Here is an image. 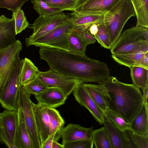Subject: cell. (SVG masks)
<instances>
[{
	"label": "cell",
	"mask_w": 148,
	"mask_h": 148,
	"mask_svg": "<svg viewBox=\"0 0 148 148\" xmlns=\"http://www.w3.org/2000/svg\"><path fill=\"white\" fill-rule=\"evenodd\" d=\"M39 53L40 58L46 62L51 69L64 77L99 84H104L110 77L106 64L85 54L46 47H40Z\"/></svg>",
	"instance_id": "1"
},
{
	"label": "cell",
	"mask_w": 148,
	"mask_h": 148,
	"mask_svg": "<svg viewBox=\"0 0 148 148\" xmlns=\"http://www.w3.org/2000/svg\"><path fill=\"white\" fill-rule=\"evenodd\" d=\"M103 84L109 96V109L130 123L144 102L140 88L133 84L120 82L116 77L112 76Z\"/></svg>",
	"instance_id": "2"
},
{
	"label": "cell",
	"mask_w": 148,
	"mask_h": 148,
	"mask_svg": "<svg viewBox=\"0 0 148 148\" xmlns=\"http://www.w3.org/2000/svg\"><path fill=\"white\" fill-rule=\"evenodd\" d=\"M110 49L113 55L148 52V28L136 26L125 30Z\"/></svg>",
	"instance_id": "3"
},
{
	"label": "cell",
	"mask_w": 148,
	"mask_h": 148,
	"mask_svg": "<svg viewBox=\"0 0 148 148\" xmlns=\"http://www.w3.org/2000/svg\"><path fill=\"white\" fill-rule=\"evenodd\" d=\"M135 16L130 0H119L105 14L103 23L109 36L111 48L119 38L128 20Z\"/></svg>",
	"instance_id": "4"
},
{
	"label": "cell",
	"mask_w": 148,
	"mask_h": 148,
	"mask_svg": "<svg viewBox=\"0 0 148 148\" xmlns=\"http://www.w3.org/2000/svg\"><path fill=\"white\" fill-rule=\"evenodd\" d=\"M75 27L74 24L69 20L66 23L34 40L31 43V45L57 49L70 52L67 35Z\"/></svg>",
	"instance_id": "5"
},
{
	"label": "cell",
	"mask_w": 148,
	"mask_h": 148,
	"mask_svg": "<svg viewBox=\"0 0 148 148\" xmlns=\"http://www.w3.org/2000/svg\"><path fill=\"white\" fill-rule=\"evenodd\" d=\"M22 44L19 40L8 47L0 49V93L16 65L21 60L20 52Z\"/></svg>",
	"instance_id": "6"
},
{
	"label": "cell",
	"mask_w": 148,
	"mask_h": 148,
	"mask_svg": "<svg viewBox=\"0 0 148 148\" xmlns=\"http://www.w3.org/2000/svg\"><path fill=\"white\" fill-rule=\"evenodd\" d=\"M23 60L21 59L11 75L4 88L0 93V104L5 110L18 111L20 84L19 76Z\"/></svg>",
	"instance_id": "7"
},
{
	"label": "cell",
	"mask_w": 148,
	"mask_h": 148,
	"mask_svg": "<svg viewBox=\"0 0 148 148\" xmlns=\"http://www.w3.org/2000/svg\"><path fill=\"white\" fill-rule=\"evenodd\" d=\"M69 21L67 14L63 13L39 16L29 27L33 29V32L25 39L26 47L31 46L35 40Z\"/></svg>",
	"instance_id": "8"
},
{
	"label": "cell",
	"mask_w": 148,
	"mask_h": 148,
	"mask_svg": "<svg viewBox=\"0 0 148 148\" xmlns=\"http://www.w3.org/2000/svg\"><path fill=\"white\" fill-rule=\"evenodd\" d=\"M30 95L20 85L18 97V106L22 109L25 121L32 142L33 148H41V143L37 131Z\"/></svg>",
	"instance_id": "9"
},
{
	"label": "cell",
	"mask_w": 148,
	"mask_h": 148,
	"mask_svg": "<svg viewBox=\"0 0 148 148\" xmlns=\"http://www.w3.org/2000/svg\"><path fill=\"white\" fill-rule=\"evenodd\" d=\"M47 88H54L61 90L68 97L77 85L81 82L79 80L63 76L51 69L45 72L40 71L36 77Z\"/></svg>",
	"instance_id": "10"
},
{
	"label": "cell",
	"mask_w": 148,
	"mask_h": 148,
	"mask_svg": "<svg viewBox=\"0 0 148 148\" xmlns=\"http://www.w3.org/2000/svg\"><path fill=\"white\" fill-rule=\"evenodd\" d=\"M73 93L76 101L88 110L97 122L101 125L103 124L104 113L88 94L85 87L84 83H79Z\"/></svg>",
	"instance_id": "11"
},
{
	"label": "cell",
	"mask_w": 148,
	"mask_h": 148,
	"mask_svg": "<svg viewBox=\"0 0 148 148\" xmlns=\"http://www.w3.org/2000/svg\"><path fill=\"white\" fill-rule=\"evenodd\" d=\"M106 13L82 12L74 11L67 14L75 27L83 31L88 30L89 27L94 24L98 25L103 23Z\"/></svg>",
	"instance_id": "12"
},
{
	"label": "cell",
	"mask_w": 148,
	"mask_h": 148,
	"mask_svg": "<svg viewBox=\"0 0 148 148\" xmlns=\"http://www.w3.org/2000/svg\"><path fill=\"white\" fill-rule=\"evenodd\" d=\"M18 112L5 110L0 112V129L3 128L17 148H22L18 135Z\"/></svg>",
	"instance_id": "13"
},
{
	"label": "cell",
	"mask_w": 148,
	"mask_h": 148,
	"mask_svg": "<svg viewBox=\"0 0 148 148\" xmlns=\"http://www.w3.org/2000/svg\"><path fill=\"white\" fill-rule=\"evenodd\" d=\"M36 126L40 140L41 146L49 137V133L50 119L49 108L32 102Z\"/></svg>",
	"instance_id": "14"
},
{
	"label": "cell",
	"mask_w": 148,
	"mask_h": 148,
	"mask_svg": "<svg viewBox=\"0 0 148 148\" xmlns=\"http://www.w3.org/2000/svg\"><path fill=\"white\" fill-rule=\"evenodd\" d=\"M34 96L38 103L54 108L64 104L68 97L61 90L54 88H47Z\"/></svg>",
	"instance_id": "15"
},
{
	"label": "cell",
	"mask_w": 148,
	"mask_h": 148,
	"mask_svg": "<svg viewBox=\"0 0 148 148\" xmlns=\"http://www.w3.org/2000/svg\"><path fill=\"white\" fill-rule=\"evenodd\" d=\"M103 125L109 137L112 148H130V143L126 130L116 127L103 115Z\"/></svg>",
	"instance_id": "16"
},
{
	"label": "cell",
	"mask_w": 148,
	"mask_h": 148,
	"mask_svg": "<svg viewBox=\"0 0 148 148\" xmlns=\"http://www.w3.org/2000/svg\"><path fill=\"white\" fill-rule=\"evenodd\" d=\"M93 130V126L86 128L79 124H68L61 130L62 143L66 142L92 138Z\"/></svg>",
	"instance_id": "17"
},
{
	"label": "cell",
	"mask_w": 148,
	"mask_h": 148,
	"mask_svg": "<svg viewBox=\"0 0 148 148\" xmlns=\"http://www.w3.org/2000/svg\"><path fill=\"white\" fill-rule=\"evenodd\" d=\"M119 0H81L74 11L82 12L106 13Z\"/></svg>",
	"instance_id": "18"
},
{
	"label": "cell",
	"mask_w": 148,
	"mask_h": 148,
	"mask_svg": "<svg viewBox=\"0 0 148 148\" xmlns=\"http://www.w3.org/2000/svg\"><path fill=\"white\" fill-rule=\"evenodd\" d=\"M14 19L0 16V49L6 47L15 42L16 38Z\"/></svg>",
	"instance_id": "19"
},
{
	"label": "cell",
	"mask_w": 148,
	"mask_h": 148,
	"mask_svg": "<svg viewBox=\"0 0 148 148\" xmlns=\"http://www.w3.org/2000/svg\"><path fill=\"white\" fill-rule=\"evenodd\" d=\"M84 86L94 101L103 112L109 108V96L104 84L84 83Z\"/></svg>",
	"instance_id": "20"
},
{
	"label": "cell",
	"mask_w": 148,
	"mask_h": 148,
	"mask_svg": "<svg viewBox=\"0 0 148 148\" xmlns=\"http://www.w3.org/2000/svg\"><path fill=\"white\" fill-rule=\"evenodd\" d=\"M148 104L143 103L138 113L130 123L129 130L135 134L148 136Z\"/></svg>",
	"instance_id": "21"
},
{
	"label": "cell",
	"mask_w": 148,
	"mask_h": 148,
	"mask_svg": "<svg viewBox=\"0 0 148 148\" xmlns=\"http://www.w3.org/2000/svg\"><path fill=\"white\" fill-rule=\"evenodd\" d=\"M82 31L75 27L67 34L71 52L85 54L88 44L83 37Z\"/></svg>",
	"instance_id": "22"
},
{
	"label": "cell",
	"mask_w": 148,
	"mask_h": 148,
	"mask_svg": "<svg viewBox=\"0 0 148 148\" xmlns=\"http://www.w3.org/2000/svg\"><path fill=\"white\" fill-rule=\"evenodd\" d=\"M148 52H139L125 54L113 55L112 57L119 64L130 68L134 66L145 67L144 57Z\"/></svg>",
	"instance_id": "23"
},
{
	"label": "cell",
	"mask_w": 148,
	"mask_h": 148,
	"mask_svg": "<svg viewBox=\"0 0 148 148\" xmlns=\"http://www.w3.org/2000/svg\"><path fill=\"white\" fill-rule=\"evenodd\" d=\"M40 71L30 59L25 58L19 76L20 85L23 86L35 78Z\"/></svg>",
	"instance_id": "24"
},
{
	"label": "cell",
	"mask_w": 148,
	"mask_h": 148,
	"mask_svg": "<svg viewBox=\"0 0 148 148\" xmlns=\"http://www.w3.org/2000/svg\"><path fill=\"white\" fill-rule=\"evenodd\" d=\"M130 0L136 16V26L148 28V0Z\"/></svg>",
	"instance_id": "25"
},
{
	"label": "cell",
	"mask_w": 148,
	"mask_h": 148,
	"mask_svg": "<svg viewBox=\"0 0 148 148\" xmlns=\"http://www.w3.org/2000/svg\"><path fill=\"white\" fill-rule=\"evenodd\" d=\"M18 132L22 148H33L22 108L18 106Z\"/></svg>",
	"instance_id": "26"
},
{
	"label": "cell",
	"mask_w": 148,
	"mask_h": 148,
	"mask_svg": "<svg viewBox=\"0 0 148 148\" xmlns=\"http://www.w3.org/2000/svg\"><path fill=\"white\" fill-rule=\"evenodd\" d=\"M130 68L133 84L143 91L148 85V69L137 66Z\"/></svg>",
	"instance_id": "27"
},
{
	"label": "cell",
	"mask_w": 148,
	"mask_h": 148,
	"mask_svg": "<svg viewBox=\"0 0 148 148\" xmlns=\"http://www.w3.org/2000/svg\"><path fill=\"white\" fill-rule=\"evenodd\" d=\"M92 139L96 148H112L110 140L104 127L94 130Z\"/></svg>",
	"instance_id": "28"
},
{
	"label": "cell",
	"mask_w": 148,
	"mask_h": 148,
	"mask_svg": "<svg viewBox=\"0 0 148 148\" xmlns=\"http://www.w3.org/2000/svg\"><path fill=\"white\" fill-rule=\"evenodd\" d=\"M49 136L64 127V120L59 112L54 108H49Z\"/></svg>",
	"instance_id": "29"
},
{
	"label": "cell",
	"mask_w": 148,
	"mask_h": 148,
	"mask_svg": "<svg viewBox=\"0 0 148 148\" xmlns=\"http://www.w3.org/2000/svg\"><path fill=\"white\" fill-rule=\"evenodd\" d=\"M33 8L39 16L52 15L62 13L64 11L49 6L42 0H32Z\"/></svg>",
	"instance_id": "30"
},
{
	"label": "cell",
	"mask_w": 148,
	"mask_h": 148,
	"mask_svg": "<svg viewBox=\"0 0 148 148\" xmlns=\"http://www.w3.org/2000/svg\"><path fill=\"white\" fill-rule=\"evenodd\" d=\"M49 6L64 11L73 12L79 1L73 0H42Z\"/></svg>",
	"instance_id": "31"
},
{
	"label": "cell",
	"mask_w": 148,
	"mask_h": 148,
	"mask_svg": "<svg viewBox=\"0 0 148 148\" xmlns=\"http://www.w3.org/2000/svg\"><path fill=\"white\" fill-rule=\"evenodd\" d=\"M26 92L31 94H38L46 89L47 87L38 78L36 77L22 86Z\"/></svg>",
	"instance_id": "32"
},
{
	"label": "cell",
	"mask_w": 148,
	"mask_h": 148,
	"mask_svg": "<svg viewBox=\"0 0 148 148\" xmlns=\"http://www.w3.org/2000/svg\"><path fill=\"white\" fill-rule=\"evenodd\" d=\"M103 113L110 121L118 129L122 131L129 130L130 123L126 122L115 112L108 109Z\"/></svg>",
	"instance_id": "33"
},
{
	"label": "cell",
	"mask_w": 148,
	"mask_h": 148,
	"mask_svg": "<svg viewBox=\"0 0 148 148\" xmlns=\"http://www.w3.org/2000/svg\"><path fill=\"white\" fill-rule=\"evenodd\" d=\"M12 16L14 19L16 35L20 33L29 27V23L27 20L24 12L21 8L13 12Z\"/></svg>",
	"instance_id": "34"
},
{
	"label": "cell",
	"mask_w": 148,
	"mask_h": 148,
	"mask_svg": "<svg viewBox=\"0 0 148 148\" xmlns=\"http://www.w3.org/2000/svg\"><path fill=\"white\" fill-rule=\"evenodd\" d=\"M97 25L98 31L94 37L101 47L110 49V38L104 25L103 23Z\"/></svg>",
	"instance_id": "35"
},
{
	"label": "cell",
	"mask_w": 148,
	"mask_h": 148,
	"mask_svg": "<svg viewBox=\"0 0 148 148\" xmlns=\"http://www.w3.org/2000/svg\"><path fill=\"white\" fill-rule=\"evenodd\" d=\"M62 144L63 148H92L94 145L92 138L66 142Z\"/></svg>",
	"instance_id": "36"
},
{
	"label": "cell",
	"mask_w": 148,
	"mask_h": 148,
	"mask_svg": "<svg viewBox=\"0 0 148 148\" xmlns=\"http://www.w3.org/2000/svg\"><path fill=\"white\" fill-rule=\"evenodd\" d=\"M28 0H0V8H6L14 12L21 9Z\"/></svg>",
	"instance_id": "37"
},
{
	"label": "cell",
	"mask_w": 148,
	"mask_h": 148,
	"mask_svg": "<svg viewBox=\"0 0 148 148\" xmlns=\"http://www.w3.org/2000/svg\"><path fill=\"white\" fill-rule=\"evenodd\" d=\"M132 134L137 148H148V136L141 135L132 132Z\"/></svg>",
	"instance_id": "38"
},
{
	"label": "cell",
	"mask_w": 148,
	"mask_h": 148,
	"mask_svg": "<svg viewBox=\"0 0 148 148\" xmlns=\"http://www.w3.org/2000/svg\"><path fill=\"white\" fill-rule=\"evenodd\" d=\"M0 142L9 148H16L8 133L3 128L0 129Z\"/></svg>",
	"instance_id": "39"
},
{
	"label": "cell",
	"mask_w": 148,
	"mask_h": 148,
	"mask_svg": "<svg viewBox=\"0 0 148 148\" xmlns=\"http://www.w3.org/2000/svg\"><path fill=\"white\" fill-rule=\"evenodd\" d=\"M61 131H57L48 137L47 140L41 146V148H51V145L54 141H58L61 138Z\"/></svg>",
	"instance_id": "40"
},
{
	"label": "cell",
	"mask_w": 148,
	"mask_h": 148,
	"mask_svg": "<svg viewBox=\"0 0 148 148\" xmlns=\"http://www.w3.org/2000/svg\"><path fill=\"white\" fill-rule=\"evenodd\" d=\"M82 34L85 41L88 45L94 43L96 42V40L94 36L92 35L88 30L83 31Z\"/></svg>",
	"instance_id": "41"
},
{
	"label": "cell",
	"mask_w": 148,
	"mask_h": 148,
	"mask_svg": "<svg viewBox=\"0 0 148 148\" xmlns=\"http://www.w3.org/2000/svg\"><path fill=\"white\" fill-rule=\"evenodd\" d=\"M88 31L92 35H95L98 31V25L96 24H94L91 25L89 28Z\"/></svg>",
	"instance_id": "42"
},
{
	"label": "cell",
	"mask_w": 148,
	"mask_h": 148,
	"mask_svg": "<svg viewBox=\"0 0 148 148\" xmlns=\"http://www.w3.org/2000/svg\"><path fill=\"white\" fill-rule=\"evenodd\" d=\"M148 85L146 86L143 92V97L144 99V102L146 104H148Z\"/></svg>",
	"instance_id": "43"
},
{
	"label": "cell",
	"mask_w": 148,
	"mask_h": 148,
	"mask_svg": "<svg viewBox=\"0 0 148 148\" xmlns=\"http://www.w3.org/2000/svg\"><path fill=\"white\" fill-rule=\"evenodd\" d=\"M51 148H63L62 144L58 143L57 141H53L51 145Z\"/></svg>",
	"instance_id": "44"
},
{
	"label": "cell",
	"mask_w": 148,
	"mask_h": 148,
	"mask_svg": "<svg viewBox=\"0 0 148 148\" xmlns=\"http://www.w3.org/2000/svg\"><path fill=\"white\" fill-rule=\"evenodd\" d=\"M73 0L80 1L81 0Z\"/></svg>",
	"instance_id": "45"
}]
</instances>
